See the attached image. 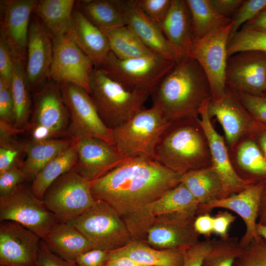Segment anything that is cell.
Segmentation results:
<instances>
[{"mask_svg":"<svg viewBox=\"0 0 266 266\" xmlns=\"http://www.w3.org/2000/svg\"><path fill=\"white\" fill-rule=\"evenodd\" d=\"M58 84L68 114L67 132L71 138L95 137L114 146L112 130L102 122L89 93L71 83Z\"/></svg>","mask_w":266,"mask_h":266,"instance_id":"9c48e42d","label":"cell"},{"mask_svg":"<svg viewBox=\"0 0 266 266\" xmlns=\"http://www.w3.org/2000/svg\"><path fill=\"white\" fill-rule=\"evenodd\" d=\"M182 176L155 160L130 157L91 182L92 193L117 211L133 240L144 242L155 219L152 204L180 184Z\"/></svg>","mask_w":266,"mask_h":266,"instance_id":"6da1fadb","label":"cell"},{"mask_svg":"<svg viewBox=\"0 0 266 266\" xmlns=\"http://www.w3.org/2000/svg\"><path fill=\"white\" fill-rule=\"evenodd\" d=\"M100 30L108 38L110 51L119 59H129L156 54L148 48L127 25Z\"/></svg>","mask_w":266,"mask_h":266,"instance_id":"836d02e7","label":"cell"},{"mask_svg":"<svg viewBox=\"0 0 266 266\" xmlns=\"http://www.w3.org/2000/svg\"><path fill=\"white\" fill-rule=\"evenodd\" d=\"M232 25L231 21L229 24L196 39L189 55L203 70L209 81L213 98L220 97L226 90L227 49Z\"/></svg>","mask_w":266,"mask_h":266,"instance_id":"8fae6325","label":"cell"},{"mask_svg":"<svg viewBox=\"0 0 266 266\" xmlns=\"http://www.w3.org/2000/svg\"><path fill=\"white\" fill-rule=\"evenodd\" d=\"M265 180L250 184L239 193L199 205L197 216L210 213L215 208L230 210L239 216L245 225V232L239 240L241 248L260 236L257 232L260 198Z\"/></svg>","mask_w":266,"mask_h":266,"instance_id":"2e32d148","label":"cell"},{"mask_svg":"<svg viewBox=\"0 0 266 266\" xmlns=\"http://www.w3.org/2000/svg\"><path fill=\"white\" fill-rule=\"evenodd\" d=\"M265 9H266V8H265Z\"/></svg>","mask_w":266,"mask_h":266,"instance_id":"be15d7a7","label":"cell"},{"mask_svg":"<svg viewBox=\"0 0 266 266\" xmlns=\"http://www.w3.org/2000/svg\"><path fill=\"white\" fill-rule=\"evenodd\" d=\"M66 223L79 231L93 249L115 250L134 240L117 211L102 200H95L86 211Z\"/></svg>","mask_w":266,"mask_h":266,"instance_id":"8992f818","label":"cell"},{"mask_svg":"<svg viewBox=\"0 0 266 266\" xmlns=\"http://www.w3.org/2000/svg\"><path fill=\"white\" fill-rule=\"evenodd\" d=\"M169 123L157 107L143 108L112 130L113 145L125 158L155 160L156 145Z\"/></svg>","mask_w":266,"mask_h":266,"instance_id":"5b68a950","label":"cell"},{"mask_svg":"<svg viewBox=\"0 0 266 266\" xmlns=\"http://www.w3.org/2000/svg\"><path fill=\"white\" fill-rule=\"evenodd\" d=\"M226 84L233 91L255 96L266 95V54L246 51L229 57Z\"/></svg>","mask_w":266,"mask_h":266,"instance_id":"9a60e30c","label":"cell"},{"mask_svg":"<svg viewBox=\"0 0 266 266\" xmlns=\"http://www.w3.org/2000/svg\"><path fill=\"white\" fill-rule=\"evenodd\" d=\"M233 151L234 168L240 177L252 183L266 180V157L253 139L244 138Z\"/></svg>","mask_w":266,"mask_h":266,"instance_id":"f546056e","label":"cell"},{"mask_svg":"<svg viewBox=\"0 0 266 266\" xmlns=\"http://www.w3.org/2000/svg\"><path fill=\"white\" fill-rule=\"evenodd\" d=\"M257 232L259 236L266 240V226L258 223L257 225Z\"/></svg>","mask_w":266,"mask_h":266,"instance_id":"94428289","label":"cell"},{"mask_svg":"<svg viewBox=\"0 0 266 266\" xmlns=\"http://www.w3.org/2000/svg\"><path fill=\"white\" fill-rule=\"evenodd\" d=\"M232 91L253 118L266 125V95L255 96Z\"/></svg>","mask_w":266,"mask_h":266,"instance_id":"b9f144b4","label":"cell"},{"mask_svg":"<svg viewBox=\"0 0 266 266\" xmlns=\"http://www.w3.org/2000/svg\"><path fill=\"white\" fill-rule=\"evenodd\" d=\"M42 240L51 252L69 262H75L80 254L93 249L85 236L68 223L58 222Z\"/></svg>","mask_w":266,"mask_h":266,"instance_id":"484cf974","label":"cell"},{"mask_svg":"<svg viewBox=\"0 0 266 266\" xmlns=\"http://www.w3.org/2000/svg\"><path fill=\"white\" fill-rule=\"evenodd\" d=\"M53 55V37L39 18L30 24L25 78L29 90L40 88L48 79Z\"/></svg>","mask_w":266,"mask_h":266,"instance_id":"e0dca14e","label":"cell"},{"mask_svg":"<svg viewBox=\"0 0 266 266\" xmlns=\"http://www.w3.org/2000/svg\"><path fill=\"white\" fill-rule=\"evenodd\" d=\"M26 180L25 173L16 165L0 173V197L10 195Z\"/></svg>","mask_w":266,"mask_h":266,"instance_id":"ee69618b","label":"cell"},{"mask_svg":"<svg viewBox=\"0 0 266 266\" xmlns=\"http://www.w3.org/2000/svg\"><path fill=\"white\" fill-rule=\"evenodd\" d=\"M77 159L73 169L90 182L102 176L125 159L113 145L95 137L72 139Z\"/></svg>","mask_w":266,"mask_h":266,"instance_id":"ffe728a7","label":"cell"},{"mask_svg":"<svg viewBox=\"0 0 266 266\" xmlns=\"http://www.w3.org/2000/svg\"><path fill=\"white\" fill-rule=\"evenodd\" d=\"M102 266H145L141 265L131 259L121 256L108 260Z\"/></svg>","mask_w":266,"mask_h":266,"instance_id":"680465c9","label":"cell"},{"mask_svg":"<svg viewBox=\"0 0 266 266\" xmlns=\"http://www.w3.org/2000/svg\"><path fill=\"white\" fill-rule=\"evenodd\" d=\"M246 51H258L266 54V32L240 29L229 42L228 56L229 57Z\"/></svg>","mask_w":266,"mask_h":266,"instance_id":"f35d334b","label":"cell"},{"mask_svg":"<svg viewBox=\"0 0 266 266\" xmlns=\"http://www.w3.org/2000/svg\"><path fill=\"white\" fill-rule=\"evenodd\" d=\"M72 139L32 141L25 147L26 157L21 168L27 180H33L37 174L52 159L69 147Z\"/></svg>","mask_w":266,"mask_h":266,"instance_id":"1f68e13d","label":"cell"},{"mask_svg":"<svg viewBox=\"0 0 266 266\" xmlns=\"http://www.w3.org/2000/svg\"><path fill=\"white\" fill-rule=\"evenodd\" d=\"M196 39L229 24L232 19L221 15L210 0H186Z\"/></svg>","mask_w":266,"mask_h":266,"instance_id":"d590c367","label":"cell"},{"mask_svg":"<svg viewBox=\"0 0 266 266\" xmlns=\"http://www.w3.org/2000/svg\"><path fill=\"white\" fill-rule=\"evenodd\" d=\"M199 204L193 195L181 182L167 191L151 205L155 217L169 216L186 220H193L197 216Z\"/></svg>","mask_w":266,"mask_h":266,"instance_id":"83f0119b","label":"cell"},{"mask_svg":"<svg viewBox=\"0 0 266 266\" xmlns=\"http://www.w3.org/2000/svg\"><path fill=\"white\" fill-rule=\"evenodd\" d=\"M0 221L17 223L43 239L59 222L31 187L19 185L10 195L0 197Z\"/></svg>","mask_w":266,"mask_h":266,"instance_id":"30bf717a","label":"cell"},{"mask_svg":"<svg viewBox=\"0 0 266 266\" xmlns=\"http://www.w3.org/2000/svg\"><path fill=\"white\" fill-rule=\"evenodd\" d=\"M36 0H0V37L25 71L29 29Z\"/></svg>","mask_w":266,"mask_h":266,"instance_id":"4fadbf2b","label":"cell"},{"mask_svg":"<svg viewBox=\"0 0 266 266\" xmlns=\"http://www.w3.org/2000/svg\"><path fill=\"white\" fill-rule=\"evenodd\" d=\"M233 266H266V240L260 236L241 248Z\"/></svg>","mask_w":266,"mask_h":266,"instance_id":"ab89813d","label":"cell"},{"mask_svg":"<svg viewBox=\"0 0 266 266\" xmlns=\"http://www.w3.org/2000/svg\"><path fill=\"white\" fill-rule=\"evenodd\" d=\"M193 220L173 216L156 217L146 234L144 243L159 249H182L200 242Z\"/></svg>","mask_w":266,"mask_h":266,"instance_id":"44dd1931","label":"cell"},{"mask_svg":"<svg viewBox=\"0 0 266 266\" xmlns=\"http://www.w3.org/2000/svg\"><path fill=\"white\" fill-rule=\"evenodd\" d=\"M89 93L102 122L111 130L142 110L151 95L128 89L97 67L91 75Z\"/></svg>","mask_w":266,"mask_h":266,"instance_id":"277c9868","label":"cell"},{"mask_svg":"<svg viewBox=\"0 0 266 266\" xmlns=\"http://www.w3.org/2000/svg\"><path fill=\"white\" fill-rule=\"evenodd\" d=\"M10 85L14 104L13 125L21 130L27 123L31 103L25 71L16 63Z\"/></svg>","mask_w":266,"mask_h":266,"instance_id":"8d00e7d4","label":"cell"},{"mask_svg":"<svg viewBox=\"0 0 266 266\" xmlns=\"http://www.w3.org/2000/svg\"><path fill=\"white\" fill-rule=\"evenodd\" d=\"M13 113L10 83L0 78V120L13 125Z\"/></svg>","mask_w":266,"mask_h":266,"instance_id":"bcb514c9","label":"cell"},{"mask_svg":"<svg viewBox=\"0 0 266 266\" xmlns=\"http://www.w3.org/2000/svg\"><path fill=\"white\" fill-rule=\"evenodd\" d=\"M109 259L126 256L145 266H183L182 249H159L133 240L118 249L109 251Z\"/></svg>","mask_w":266,"mask_h":266,"instance_id":"4316f807","label":"cell"},{"mask_svg":"<svg viewBox=\"0 0 266 266\" xmlns=\"http://www.w3.org/2000/svg\"><path fill=\"white\" fill-rule=\"evenodd\" d=\"M241 249L237 237L211 239L210 249L204 257L201 266H233Z\"/></svg>","mask_w":266,"mask_h":266,"instance_id":"74e56055","label":"cell"},{"mask_svg":"<svg viewBox=\"0 0 266 266\" xmlns=\"http://www.w3.org/2000/svg\"><path fill=\"white\" fill-rule=\"evenodd\" d=\"M176 62L158 55L121 60L110 51L97 67L101 68L127 88L152 91Z\"/></svg>","mask_w":266,"mask_h":266,"instance_id":"52a82bcc","label":"cell"},{"mask_svg":"<svg viewBox=\"0 0 266 266\" xmlns=\"http://www.w3.org/2000/svg\"><path fill=\"white\" fill-rule=\"evenodd\" d=\"M15 62L7 46L0 38V78L11 83Z\"/></svg>","mask_w":266,"mask_h":266,"instance_id":"c3c4849f","label":"cell"},{"mask_svg":"<svg viewBox=\"0 0 266 266\" xmlns=\"http://www.w3.org/2000/svg\"><path fill=\"white\" fill-rule=\"evenodd\" d=\"M155 160L182 175L211 166L209 147L199 116L169 122L156 145Z\"/></svg>","mask_w":266,"mask_h":266,"instance_id":"3957f363","label":"cell"},{"mask_svg":"<svg viewBox=\"0 0 266 266\" xmlns=\"http://www.w3.org/2000/svg\"><path fill=\"white\" fill-rule=\"evenodd\" d=\"M181 182L199 205L223 198L222 182L211 166L184 173L182 175Z\"/></svg>","mask_w":266,"mask_h":266,"instance_id":"4dcf8cb0","label":"cell"},{"mask_svg":"<svg viewBox=\"0 0 266 266\" xmlns=\"http://www.w3.org/2000/svg\"><path fill=\"white\" fill-rule=\"evenodd\" d=\"M171 0H135L136 6L159 26L170 7Z\"/></svg>","mask_w":266,"mask_h":266,"instance_id":"7bdbcfd3","label":"cell"},{"mask_svg":"<svg viewBox=\"0 0 266 266\" xmlns=\"http://www.w3.org/2000/svg\"><path fill=\"white\" fill-rule=\"evenodd\" d=\"M75 2L74 0H38L33 13L52 37L62 36L70 32Z\"/></svg>","mask_w":266,"mask_h":266,"instance_id":"f1b7e54d","label":"cell"},{"mask_svg":"<svg viewBox=\"0 0 266 266\" xmlns=\"http://www.w3.org/2000/svg\"><path fill=\"white\" fill-rule=\"evenodd\" d=\"M41 239L17 223L0 222V265L35 266Z\"/></svg>","mask_w":266,"mask_h":266,"instance_id":"d6986e66","label":"cell"},{"mask_svg":"<svg viewBox=\"0 0 266 266\" xmlns=\"http://www.w3.org/2000/svg\"><path fill=\"white\" fill-rule=\"evenodd\" d=\"M69 34L78 47L93 62L100 65L110 51L108 38L99 28L74 7Z\"/></svg>","mask_w":266,"mask_h":266,"instance_id":"d4e9b609","label":"cell"},{"mask_svg":"<svg viewBox=\"0 0 266 266\" xmlns=\"http://www.w3.org/2000/svg\"><path fill=\"white\" fill-rule=\"evenodd\" d=\"M109 259L108 251L92 249L80 254L75 262L79 266H102Z\"/></svg>","mask_w":266,"mask_h":266,"instance_id":"681fc988","label":"cell"},{"mask_svg":"<svg viewBox=\"0 0 266 266\" xmlns=\"http://www.w3.org/2000/svg\"><path fill=\"white\" fill-rule=\"evenodd\" d=\"M76 7L100 29L126 25L124 16L115 0H85L75 2Z\"/></svg>","mask_w":266,"mask_h":266,"instance_id":"e575fe53","label":"cell"},{"mask_svg":"<svg viewBox=\"0 0 266 266\" xmlns=\"http://www.w3.org/2000/svg\"><path fill=\"white\" fill-rule=\"evenodd\" d=\"M160 27L175 53L178 62L189 57L196 38L185 0H171L169 10Z\"/></svg>","mask_w":266,"mask_h":266,"instance_id":"cb8c5ba5","label":"cell"},{"mask_svg":"<svg viewBox=\"0 0 266 266\" xmlns=\"http://www.w3.org/2000/svg\"><path fill=\"white\" fill-rule=\"evenodd\" d=\"M207 111L210 119L215 118L221 125L226 143L233 151L250 136L257 122L227 86L222 96L210 99Z\"/></svg>","mask_w":266,"mask_h":266,"instance_id":"5bb4252c","label":"cell"},{"mask_svg":"<svg viewBox=\"0 0 266 266\" xmlns=\"http://www.w3.org/2000/svg\"><path fill=\"white\" fill-rule=\"evenodd\" d=\"M42 200L59 222L77 217L94 203L91 183L73 168L61 175L48 187Z\"/></svg>","mask_w":266,"mask_h":266,"instance_id":"ba28073f","label":"cell"},{"mask_svg":"<svg viewBox=\"0 0 266 266\" xmlns=\"http://www.w3.org/2000/svg\"><path fill=\"white\" fill-rule=\"evenodd\" d=\"M266 7V0H243L231 19L233 25L229 42L244 24L255 18Z\"/></svg>","mask_w":266,"mask_h":266,"instance_id":"60d3db41","label":"cell"},{"mask_svg":"<svg viewBox=\"0 0 266 266\" xmlns=\"http://www.w3.org/2000/svg\"><path fill=\"white\" fill-rule=\"evenodd\" d=\"M210 100L203 104L199 110V116L208 141L211 166L223 183L224 198L240 192L253 183L243 179L235 170L229 155L226 141L214 128L208 114L207 106Z\"/></svg>","mask_w":266,"mask_h":266,"instance_id":"ac0fdd59","label":"cell"},{"mask_svg":"<svg viewBox=\"0 0 266 266\" xmlns=\"http://www.w3.org/2000/svg\"><path fill=\"white\" fill-rule=\"evenodd\" d=\"M213 233L221 238L229 236V228L236 219L235 216L227 210L219 211L213 217Z\"/></svg>","mask_w":266,"mask_h":266,"instance_id":"f907efd6","label":"cell"},{"mask_svg":"<svg viewBox=\"0 0 266 266\" xmlns=\"http://www.w3.org/2000/svg\"><path fill=\"white\" fill-rule=\"evenodd\" d=\"M53 55L48 79L77 85L89 93L95 65L69 34L53 37Z\"/></svg>","mask_w":266,"mask_h":266,"instance_id":"7c38bea8","label":"cell"},{"mask_svg":"<svg viewBox=\"0 0 266 266\" xmlns=\"http://www.w3.org/2000/svg\"><path fill=\"white\" fill-rule=\"evenodd\" d=\"M33 116L34 125L44 126L56 135L67 132L68 114L58 83L49 80L40 87L35 96Z\"/></svg>","mask_w":266,"mask_h":266,"instance_id":"603a6c76","label":"cell"},{"mask_svg":"<svg viewBox=\"0 0 266 266\" xmlns=\"http://www.w3.org/2000/svg\"><path fill=\"white\" fill-rule=\"evenodd\" d=\"M0 266H3V265H0Z\"/></svg>","mask_w":266,"mask_h":266,"instance_id":"6125c7cd","label":"cell"},{"mask_svg":"<svg viewBox=\"0 0 266 266\" xmlns=\"http://www.w3.org/2000/svg\"><path fill=\"white\" fill-rule=\"evenodd\" d=\"M258 223L266 226V180L261 195Z\"/></svg>","mask_w":266,"mask_h":266,"instance_id":"91938a15","label":"cell"},{"mask_svg":"<svg viewBox=\"0 0 266 266\" xmlns=\"http://www.w3.org/2000/svg\"><path fill=\"white\" fill-rule=\"evenodd\" d=\"M249 137L256 142L266 157V125L257 121Z\"/></svg>","mask_w":266,"mask_h":266,"instance_id":"11a10c76","label":"cell"},{"mask_svg":"<svg viewBox=\"0 0 266 266\" xmlns=\"http://www.w3.org/2000/svg\"><path fill=\"white\" fill-rule=\"evenodd\" d=\"M211 244V239L209 238L182 248L184 257L183 266H201L202 260L209 251Z\"/></svg>","mask_w":266,"mask_h":266,"instance_id":"f6af8a7d","label":"cell"},{"mask_svg":"<svg viewBox=\"0 0 266 266\" xmlns=\"http://www.w3.org/2000/svg\"><path fill=\"white\" fill-rule=\"evenodd\" d=\"M115 2L124 16L126 25L148 48L165 58L178 62L160 26L136 6L134 0H115Z\"/></svg>","mask_w":266,"mask_h":266,"instance_id":"7402d4cb","label":"cell"},{"mask_svg":"<svg viewBox=\"0 0 266 266\" xmlns=\"http://www.w3.org/2000/svg\"><path fill=\"white\" fill-rule=\"evenodd\" d=\"M213 216L210 213L197 215L194 222V227L199 235L209 238L213 233Z\"/></svg>","mask_w":266,"mask_h":266,"instance_id":"816d5d0a","label":"cell"},{"mask_svg":"<svg viewBox=\"0 0 266 266\" xmlns=\"http://www.w3.org/2000/svg\"><path fill=\"white\" fill-rule=\"evenodd\" d=\"M56 135L47 128L40 125H34L32 131L33 141H39L51 139Z\"/></svg>","mask_w":266,"mask_h":266,"instance_id":"6f0895ef","label":"cell"},{"mask_svg":"<svg viewBox=\"0 0 266 266\" xmlns=\"http://www.w3.org/2000/svg\"><path fill=\"white\" fill-rule=\"evenodd\" d=\"M152 106L169 122L199 116L203 104L212 97L208 79L200 64L187 57L173 66L152 91Z\"/></svg>","mask_w":266,"mask_h":266,"instance_id":"7a4b0ae2","label":"cell"},{"mask_svg":"<svg viewBox=\"0 0 266 266\" xmlns=\"http://www.w3.org/2000/svg\"><path fill=\"white\" fill-rule=\"evenodd\" d=\"M215 9L227 18L233 16L243 2V0H210Z\"/></svg>","mask_w":266,"mask_h":266,"instance_id":"f5cc1de1","label":"cell"},{"mask_svg":"<svg viewBox=\"0 0 266 266\" xmlns=\"http://www.w3.org/2000/svg\"><path fill=\"white\" fill-rule=\"evenodd\" d=\"M18 152L10 145H0V173L15 165V160Z\"/></svg>","mask_w":266,"mask_h":266,"instance_id":"db71d44e","label":"cell"},{"mask_svg":"<svg viewBox=\"0 0 266 266\" xmlns=\"http://www.w3.org/2000/svg\"><path fill=\"white\" fill-rule=\"evenodd\" d=\"M241 29L266 32V9L262 11L255 18L244 24Z\"/></svg>","mask_w":266,"mask_h":266,"instance_id":"9f6ffc18","label":"cell"},{"mask_svg":"<svg viewBox=\"0 0 266 266\" xmlns=\"http://www.w3.org/2000/svg\"><path fill=\"white\" fill-rule=\"evenodd\" d=\"M77 159V152L72 141L69 147L49 161L35 176L30 186L33 194L42 200L54 181L74 168Z\"/></svg>","mask_w":266,"mask_h":266,"instance_id":"d6a6232c","label":"cell"},{"mask_svg":"<svg viewBox=\"0 0 266 266\" xmlns=\"http://www.w3.org/2000/svg\"><path fill=\"white\" fill-rule=\"evenodd\" d=\"M35 266H79L76 262L66 261L51 252L41 239Z\"/></svg>","mask_w":266,"mask_h":266,"instance_id":"7dc6e473","label":"cell"}]
</instances>
